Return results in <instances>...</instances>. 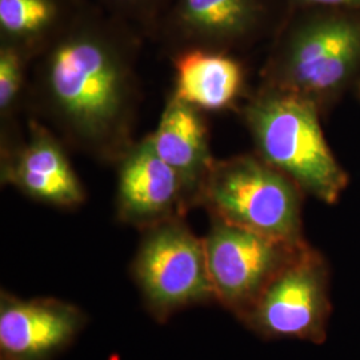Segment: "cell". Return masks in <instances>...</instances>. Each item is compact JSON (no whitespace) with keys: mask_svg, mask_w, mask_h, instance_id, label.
<instances>
[{"mask_svg":"<svg viewBox=\"0 0 360 360\" xmlns=\"http://www.w3.org/2000/svg\"><path fill=\"white\" fill-rule=\"evenodd\" d=\"M295 181L257 153L215 160L200 191L210 217L292 245L306 242L303 199Z\"/></svg>","mask_w":360,"mask_h":360,"instance_id":"4","label":"cell"},{"mask_svg":"<svg viewBox=\"0 0 360 360\" xmlns=\"http://www.w3.org/2000/svg\"><path fill=\"white\" fill-rule=\"evenodd\" d=\"M255 153L294 180L302 191L336 205L349 184L336 159L314 104L288 92L259 86L242 107Z\"/></svg>","mask_w":360,"mask_h":360,"instance_id":"3","label":"cell"},{"mask_svg":"<svg viewBox=\"0 0 360 360\" xmlns=\"http://www.w3.org/2000/svg\"><path fill=\"white\" fill-rule=\"evenodd\" d=\"M330 266L309 242L271 281L240 322L263 339L323 343L331 316Z\"/></svg>","mask_w":360,"mask_h":360,"instance_id":"6","label":"cell"},{"mask_svg":"<svg viewBox=\"0 0 360 360\" xmlns=\"http://www.w3.org/2000/svg\"><path fill=\"white\" fill-rule=\"evenodd\" d=\"M174 95L203 112L231 110L245 91V68L231 52L190 49L172 55Z\"/></svg>","mask_w":360,"mask_h":360,"instance_id":"12","label":"cell"},{"mask_svg":"<svg viewBox=\"0 0 360 360\" xmlns=\"http://www.w3.org/2000/svg\"><path fill=\"white\" fill-rule=\"evenodd\" d=\"M174 0H99L101 7L135 27L143 37H155Z\"/></svg>","mask_w":360,"mask_h":360,"instance_id":"16","label":"cell"},{"mask_svg":"<svg viewBox=\"0 0 360 360\" xmlns=\"http://www.w3.org/2000/svg\"><path fill=\"white\" fill-rule=\"evenodd\" d=\"M0 176L1 184L47 206L75 210L87 198L62 139L35 116L25 136L1 141Z\"/></svg>","mask_w":360,"mask_h":360,"instance_id":"9","label":"cell"},{"mask_svg":"<svg viewBox=\"0 0 360 360\" xmlns=\"http://www.w3.org/2000/svg\"><path fill=\"white\" fill-rule=\"evenodd\" d=\"M284 15L303 8H334L360 13V0H282Z\"/></svg>","mask_w":360,"mask_h":360,"instance_id":"17","label":"cell"},{"mask_svg":"<svg viewBox=\"0 0 360 360\" xmlns=\"http://www.w3.org/2000/svg\"><path fill=\"white\" fill-rule=\"evenodd\" d=\"M356 92H358V96L360 98V84L358 86V89H356Z\"/></svg>","mask_w":360,"mask_h":360,"instance_id":"18","label":"cell"},{"mask_svg":"<svg viewBox=\"0 0 360 360\" xmlns=\"http://www.w3.org/2000/svg\"><path fill=\"white\" fill-rule=\"evenodd\" d=\"M87 323L83 309L56 297L0 294V360H52Z\"/></svg>","mask_w":360,"mask_h":360,"instance_id":"11","label":"cell"},{"mask_svg":"<svg viewBox=\"0 0 360 360\" xmlns=\"http://www.w3.org/2000/svg\"><path fill=\"white\" fill-rule=\"evenodd\" d=\"M116 218L139 230L184 218L195 207L179 174L159 156L150 135L135 143L117 162Z\"/></svg>","mask_w":360,"mask_h":360,"instance_id":"10","label":"cell"},{"mask_svg":"<svg viewBox=\"0 0 360 360\" xmlns=\"http://www.w3.org/2000/svg\"><path fill=\"white\" fill-rule=\"evenodd\" d=\"M142 232L131 269L154 319L166 322L179 311L217 302L203 238L193 233L184 218Z\"/></svg>","mask_w":360,"mask_h":360,"instance_id":"5","label":"cell"},{"mask_svg":"<svg viewBox=\"0 0 360 360\" xmlns=\"http://www.w3.org/2000/svg\"><path fill=\"white\" fill-rule=\"evenodd\" d=\"M35 58L28 52L0 43V120L1 135L13 129V120L20 110L27 91L28 65Z\"/></svg>","mask_w":360,"mask_h":360,"instance_id":"15","label":"cell"},{"mask_svg":"<svg viewBox=\"0 0 360 360\" xmlns=\"http://www.w3.org/2000/svg\"><path fill=\"white\" fill-rule=\"evenodd\" d=\"M203 242L215 300L239 321L307 243L276 240L214 218Z\"/></svg>","mask_w":360,"mask_h":360,"instance_id":"8","label":"cell"},{"mask_svg":"<svg viewBox=\"0 0 360 360\" xmlns=\"http://www.w3.org/2000/svg\"><path fill=\"white\" fill-rule=\"evenodd\" d=\"M150 139L159 156L181 176L195 207L199 206L202 187L215 163L205 112L169 95Z\"/></svg>","mask_w":360,"mask_h":360,"instance_id":"13","label":"cell"},{"mask_svg":"<svg viewBox=\"0 0 360 360\" xmlns=\"http://www.w3.org/2000/svg\"><path fill=\"white\" fill-rule=\"evenodd\" d=\"M84 0H0V43L35 59L72 20Z\"/></svg>","mask_w":360,"mask_h":360,"instance_id":"14","label":"cell"},{"mask_svg":"<svg viewBox=\"0 0 360 360\" xmlns=\"http://www.w3.org/2000/svg\"><path fill=\"white\" fill-rule=\"evenodd\" d=\"M260 77L259 86L300 96L327 115L360 84V13L303 8L285 13Z\"/></svg>","mask_w":360,"mask_h":360,"instance_id":"2","label":"cell"},{"mask_svg":"<svg viewBox=\"0 0 360 360\" xmlns=\"http://www.w3.org/2000/svg\"><path fill=\"white\" fill-rule=\"evenodd\" d=\"M282 0H174L158 28L171 55L190 49L231 52L274 38Z\"/></svg>","mask_w":360,"mask_h":360,"instance_id":"7","label":"cell"},{"mask_svg":"<svg viewBox=\"0 0 360 360\" xmlns=\"http://www.w3.org/2000/svg\"><path fill=\"white\" fill-rule=\"evenodd\" d=\"M141 37L123 19L84 1L37 58L30 89L35 117L62 142L116 166L136 143Z\"/></svg>","mask_w":360,"mask_h":360,"instance_id":"1","label":"cell"}]
</instances>
